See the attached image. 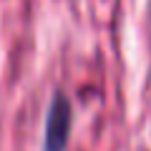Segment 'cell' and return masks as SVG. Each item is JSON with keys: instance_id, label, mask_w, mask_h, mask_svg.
I'll list each match as a JSON object with an SVG mask.
<instances>
[{"instance_id": "1", "label": "cell", "mask_w": 151, "mask_h": 151, "mask_svg": "<svg viewBox=\"0 0 151 151\" xmlns=\"http://www.w3.org/2000/svg\"><path fill=\"white\" fill-rule=\"evenodd\" d=\"M70 131V103L65 96H55L45 121V151H63Z\"/></svg>"}]
</instances>
